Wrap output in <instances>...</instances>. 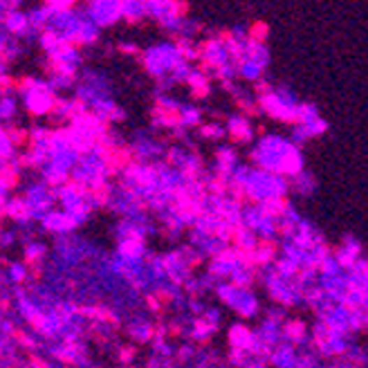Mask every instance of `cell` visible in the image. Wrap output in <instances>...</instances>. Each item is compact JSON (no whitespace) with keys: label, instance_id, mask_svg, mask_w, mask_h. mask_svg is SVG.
<instances>
[{"label":"cell","instance_id":"1","mask_svg":"<svg viewBox=\"0 0 368 368\" xmlns=\"http://www.w3.org/2000/svg\"><path fill=\"white\" fill-rule=\"evenodd\" d=\"M249 160H251V166H256V169L283 175L288 180L306 171L303 169V155L299 146L292 144L288 138H281V135H272V133L260 135L249 153Z\"/></svg>","mask_w":368,"mask_h":368},{"label":"cell","instance_id":"2","mask_svg":"<svg viewBox=\"0 0 368 368\" xmlns=\"http://www.w3.org/2000/svg\"><path fill=\"white\" fill-rule=\"evenodd\" d=\"M140 61L146 70V75H151V79L160 83L164 79H171V72L180 66L184 59L173 41H162V43H155L151 47L142 50Z\"/></svg>","mask_w":368,"mask_h":368},{"label":"cell","instance_id":"3","mask_svg":"<svg viewBox=\"0 0 368 368\" xmlns=\"http://www.w3.org/2000/svg\"><path fill=\"white\" fill-rule=\"evenodd\" d=\"M258 108L263 115L277 119L281 124L297 126L299 124V106L301 103L294 97V92L288 86H274V90H270L265 94L256 97Z\"/></svg>","mask_w":368,"mask_h":368},{"label":"cell","instance_id":"4","mask_svg":"<svg viewBox=\"0 0 368 368\" xmlns=\"http://www.w3.org/2000/svg\"><path fill=\"white\" fill-rule=\"evenodd\" d=\"M214 292H216V297L223 301L231 312H236L240 319L256 317L260 310V301L256 294L251 290H243V288L234 286L231 281H220Z\"/></svg>","mask_w":368,"mask_h":368},{"label":"cell","instance_id":"5","mask_svg":"<svg viewBox=\"0 0 368 368\" xmlns=\"http://www.w3.org/2000/svg\"><path fill=\"white\" fill-rule=\"evenodd\" d=\"M23 200L29 209V216L34 223H41L52 209L57 205V191L54 189H50L45 182H29L23 189Z\"/></svg>","mask_w":368,"mask_h":368},{"label":"cell","instance_id":"6","mask_svg":"<svg viewBox=\"0 0 368 368\" xmlns=\"http://www.w3.org/2000/svg\"><path fill=\"white\" fill-rule=\"evenodd\" d=\"M59 94L47 86V81H38L34 88L20 94L23 108L29 117H50L52 110L57 106Z\"/></svg>","mask_w":368,"mask_h":368},{"label":"cell","instance_id":"7","mask_svg":"<svg viewBox=\"0 0 368 368\" xmlns=\"http://www.w3.org/2000/svg\"><path fill=\"white\" fill-rule=\"evenodd\" d=\"M79 68H81V50L77 45L61 43L54 52H50L47 54L45 70L50 77L52 75H66V77L77 79Z\"/></svg>","mask_w":368,"mask_h":368},{"label":"cell","instance_id":"8","mask_svg":"<svg viewBox=\"0 0 368 368\" xmlns=\"http://www.w3.org/2000/svg\"><path fill=\"white\" fill-rule=\"evenodd\" d=\"M227 63H234V61H231L229 52L223 41L218 38V34L209 36L200 43V70H205L207 75H214L218 68L227 66Z\"/></svg>","mask_w":368,"mask_h":368},{"label":"cell","instance_id":"9","mask_svg":"<svg viewBox=\"0 0 368 368\" xmlns=\"http://www.w3.org/2000/svg\"><path fill=\"white\" fill-rule=\"evenodd\" d=\"M83 12L99 29L112 27L117 20H122V0H92L83 7Z\"/></svg>","mask_w":368,"mask_h":368},{"label":"cell","instance_id":"10","mask_svg":"<svg viewBox=\"0 0 368 368\" xmlns=\"http://www.w3.org/2000/svg\"><path fill=\"white\" fill-rule=\"evenodd\" d=\"M131 153H133V160L135 162H142V164H155L157 157L166 155V149L162 142H157L149 135H138L135 142L131 144Z\"/></svg>","mask_w":368,"mask_h":368},{"label":"cell","instance_id":"11","mask_svg":"<svg viewBox=\"0 0 368 368\" xmlns=\"http://www.w3.org/2000/svg\"><path fill=\"white\" fill-rule=\"evenodd\" d=\"M162 260H164L166 281L173 283V286L184 288V283L193 277V270L184 263V258H182V254H180V249H173V251H169V254H164Z\"/></svg>","mask_w":368,"mask_h":368},{"label":"cell","instance_id":"12","mask_svg":"<svg viewBox=\"0 0 368 368\" xmlns=\"http://www.w3.org/2000/svg\"><path fill=\"white\" fill-rule=\"evenodd\" d=\"M283 341L297 346V348L310 351L312 348V334H310L308 323L303 319H299V317H294V319L288 317V321L283 323Z\"/></svg>","mask_w":368,"mask_h":368},{"label":"cell","instance_id":"13","mask_svg":"<svg viewBox=\"0 0 368 368\" xmlns=\"http://www.w3.org/2000/svg\"><path fill=\"white\" fill-rule=\"evenodd\" d=\"M225 128H227V138H231L234 144H249L254 140V126H251L249 117H245L243 112L229 115L225 122Z\"/></svg>","mask_w":368,"mask_h":368},{"label":"cell","instance_id":"14","mask_svg":"<svg viewBox=\"0 0 368 368\" xmlns=\"http://www.w3.org/2000/svg\"><path fill=\"white\" fill-rule=\"evenodd\" d=\"M38 225L43 227L45 231H50V234H59V236H66V234H70V231H75L79 227L77 220L72 218L68 212H63V209H52V212L41 220Z\"/></svg>","mask_w":368,"mask_h":368},{"label":"cell","instance_id":"15","mask_svg":"<svg viewBox=\"0 0 368 368\" xmlns=\"http://www.w3.org/2000/svg\"><path fill=\"white\" fill-rule=\"evenodd\" d=\"M332 254L346 272H351L362 260V243L353 236H346L344 243L337 249H332Z\"/></svg>","mask_w":368,"mask_h":368},{"label":"cell","instance_id":"16","mask_svg":"<svg viewBox=\"0 0 368 368\" xmlns=\"http://www.w3.org/2000/svg\"><path fill=\"white\" fill-rule=\"evenodd\" d=\"M240 166V160H238V153L234 146H218L216 151V164H214V173L225 177V180H231V175H234V171Z\"/></svg>","mask_w":368,"mask_h":368},{"label":"cell","instance_id":"17","mask_svg":"<svg viewBox=\"0 0 368 368\" xmlns=\"http://www.w3.org/2000/svg\"><path fill=\"white\" fill-rule=\"evenodd\" d=\"M227 341H229L231 348L249 353L251 346H254V341H256V334L251 328H247L245 323H231L229 330H227Z\"/></svg>","mask_w":368,"mask_h":368},{"label":"cell","instance_id":"18","mask_svg":"<svg viewBox=\"0 0 368 368\" xmlns=\"http://www.w3.org/2000/svg\"><path fill=\"white\" fill-rule=\"evenodd\" d=\"M90 112L94 115V117H99L101 122H106L108 126L115 124V122H122L126 115H124V108H119L117 103H115V99L110 97H103V99H97L90 103Z\"/></svg>","mask_w":368,"mask_h":368},{"label":"cell","instance_id":"19","mask_svg":"<svg viewBox=\"0 0 368 368\" xmlns=\"http://www.w3.org/2000/svg\"><path fill=\"white\" fill-rule=\"evenodd\" d=\"M3 216L12 220V223H16L18 227H23L27 223H34L31 216H29V209L25 205L23 196H12L9 200H5L3 203Z\"/></svg>","mask_w":368,"mask_h":368},{"label":"cell","instance_id":"20","mask_svg":"<svg viewBox=\"0 0 368 368\" xmlns=\"http://www.w3.org/2000/svg\"><path fill=\"white\" fill-rule=\"evenodd\" d=\"M3 29L14 38H25L29 31V18L23 9H14V12L3 14Z\"/></svg>","mask_w":368,"mask_h":368},{"label":"cell","instance_id":"21","mask_svg":"<svg viewBox=\"0 0 368 368\" xmlns=\"http://www.w3.org/2000/svg\"><path fill=\"white\" fill-rule=\"evenodd\" d=\"M254 334H256V339H260L265 346H270V348H277L279 344H283V323L263 317Z\"/></svg>","mask_w":368,"mask_h":368},{"label":"cell","instance_id":"22","mask_svg":"<svg viewBox=\"0 0 368 368\" xmlns=\"http://www.w3.org/2000/svg\"><path fill=\"white\" fill-rule=\"evenodd\" d=\"M297 364H299V351H297V346L283 341V344L277 346L274 351H272L270 366H274V368H297Z\"/></svg>","mask_w":368,"mask_h":368},{"label":"cell","instance_id":"23","mask_svg":"<svg viewBox=\"0 0 368 368\" xmlns=\"http://www.w3.org/2000/svg\"><path fill=\"white\" fill-rule=\"evenodd\" d=\"M126 332H128L138 344H153L155 341V332H157V323L144 319V317H138V319H133L128 323Z\"/></svg>","mask_w":368,"mask_h":368},{"label":"cell","instance_id":"24","mask_svg":"<svg viewBox=\"0 0 368 368\" xmlns=\"http://www.w3.org/2000/svg\"><path fill=\"white\" fill-rule=\"evenodd\" d=\"M260 245V238L256 231L247 229L245 225H240L234 229V236H231V247H236L238 251H245V254H249V251H256V247Z\"/></svg>","mask_w":368,"mask_h":368},{"label":"cell","instance_id":"25","mask_svg":"<svg viewBox=\"0 0 368 368\" xmlns=\"http://www.w3.org/2000/svg\"><path fill=\"white\" fill-rule=\"evenodd\" d=\"M146 16V3L142 0H122V20H126L128 25L142 23Z\"/></svg>","mask_w":368,"mask_h":368},{"label":"cell","instance_id":"26","mask_svg":"<svg viewBox=\"0 0 368 368\" xmlns=\"http://www.w3.org/2000/svg\"><path fill=\"white\" fill-rule=\"evenodd\" d=\"M186 88H189V92H191L193 99H205L209 94V75L205 70L196 68L191 72V77H189V81H186Z\"/></svg>","mask_w":368,"mask_h":368},{"label":"cell","instance_id":"27","mask_svg":"<svg viewBox=\"0 0 368 368\" xmlns=\"http://www.w3.org/2000/svg\"><path fill=\"white\" fill-rule=\"evenodd\" d=\"M216 332V328H212L203 317H193L191 323H189V339L193 344H205L209 341V337Z\"/></svg>","mask_w":368,"mask_h":368},{"label":"cell","instance_id":"28","mask_svg":"<svg viewBox=\"0 0 368 368\" xmlns=\"http://www.w3.org/2000/svg\"><path fill=\"white\" fill-rule=\"evenodd\" d=\"M99 31H101V29L86 16V12H83V23H81V29H79V41H77V45H79V47L94 45V43L99 41Z\"/></svg>","mask_w":368,"mask_h":368},{"label":"cell","instance_id":"29","mask_svg":"<svg viewBox=\"0 0 368 368\" xmlns=\"http://www.w3.org/2000/svg\"><path fill=\"white\" fill-rule=\"evenodd\" d=\"M0 133H5L18 151L20 149L27 151V146H29V128H25V126H18V124H7Z\"/></svg>","mask_w":368,"mask_h":368},{"label":"cell","instance_id":"30","mask_svg":"<svg viewBox=\"0 0 368 368\" xmlns=\"http://www.w3.org/2000/svg\"><path fill=\"white\" fill-rule=\"evenodd\" d=\"M23 256H25V263L29 267H41V263H43V256H45V245L41 243V240H31V243H25Z\"/></svg>","mask_w":368,"mask_h":368},{"label":"cell","instance_id":"31","mask_svg":"<svg viewBox=\"0 0 368 368\" xmlns=\"http://www.w3.org/2000/svg\"><path fill=\"white\" fill-rule=\"evenodd\" d=\"M31 277L29 265L25 260H12L7 263V279L14 283V286H23V283Z\"/></svg>","mask_w":368,"mask_h":368},{"label":"cell","instance_id":"32","mask_svg":"<svg viewBox=\"0 0 368 368\" xmlns=\"http://www.w3.org/2000/svg\"><path fill=\"white\" fill-rule=\"evenodd\" d=\"M238 77L243 79V81H249V83H256L263 81V68L258 66V63L254 61H249V59H243L238 63Z\"/></svg>","mask_w":368,"mask_h":368},{"label":"cell","instance_id":"33","mask_svg":"<svg viewBox=\"0 0 368 368\" xmlns=\"http://www.w3.org/2000/svg\"><path fill=\"white\" fill-rule=\"evenodd\" d=\"M265 223V214L258 205H245L243 207V225L251 231H258L260 225Z\"/></svg>","mask_w":368,"mask_h":368},{"label":"cell","instance_id":"34","mask_svg":"<svg viewBox=\"0 0 368 368\" xmlns=\"http://www.w3.org/2000/svg\"><path fill=\"white\" fill-rule=\"evenodd\" d=\"M247 59L258 63V66L265 70L270 63V47L265 43H258V41H249L247 43Z\"/></svg>","mask_w":368,"mask_h":368},{"label":"cell","instance_id":"35","mask_svg":"<svg viewBox=\"0 0 368 368\" xmlns=\"http://www.w3.org/2000/svg\"><path fill=\"white\" fill-rule=\"evenodd\" d=\"M173 43L180 50V54L186 63H193V61H200V43H196L193 38H173Z\"/></svg>","mask_w":368,"mask_h":368},{"label":"cell","instance_id":"36","mask_svg":"<svg viewBox=\"0 0 368 368\" xmlns=\"http://www.w3.org/2000/svg\"><path fill=\"white\" fill-rule=\"evenodd\" d=\"M180 124H182V128H200V126H203V112H200L198 106L184 103L180 110Z\"/></svg>","mask_w":368,"mask_h":368},{"label":"cell","instance_id":"37","mask_svg":"<svg viewBox=\"0 0 368 368\" xmlns=\"http://www.w3.org/2000/svg\"><path fill=\"white\" fill-rule=\"evenodd\" d=\"M20 52H23V45L18 43V38L14 36H3V45H0V54H3V66L7 63H14Z\"/></svg>","mask_w":368,"mask_h":368},{"label":"cell","instance_id":"38","mask_svg":"<svg viewBox=\"0 0 368 368\" xmlns=\"http://www.w3.org/2000/svg\"><path fill=\"white\" fill-rule=\"evenodd\" d=\"M290 191L299 193V196H310L314 191V177H312V173L303 171L297 177H292V180H290Z\"/></svg>","mask_w":368,"mask_h":368},{"label":"cell","instance_id":"39","mask_svg":"<svg viewBox=\"0 0 368 368\" xmlns=\"http://www.w3.org/2000/svg\"><path fill=\"white\" fill-rule=\"evenodd\" d=\"M198 135L203 140H209V142H218V140H223L227 138V128L223 124H216V122H209V124H203L198 128Z\"/></svg>","mask_w":368,"mask_h":368},{"label":"cell","instance_id":"40","mask_svg":"<svg viewBox=\"0 0 368 368\" xmlns=\"http://www.w3.org/2000/svg\"><path fill=\"white\" fill-rule=\"evenodd\" d=\"M274 270H277V274H279V277H283L286 281H297L299 272H301V267L297 265V263H292V260L283 258V256H279V258H277V263H274Z\"/></svg>","mask_w":368,"mask_h":368},{"label":"cell","instance_id":"41","mask_svg":"<svg viewBox=\"0 0 368 368\" xmlns=\"http://www.w3.org/2000/svg\"><path fill=\"white\" fill-rule=\"evenodd\" d=\"M16 97H18V94H3V97H0V117H3L5 122L16 117V112H18Z\"/></svg>","mask_w":368,"mask_h":368},{"label":"cell","instance_id":"42","mask_svg":"<svg viewBox=\"0 0 368 368\" xmlns=\"http://www.w3.org/2000/svg\"><path fill=\"white\" fill-rule=\"evenodd\" d=\"M346 362L348 364H353L355 368H366L368 366V351L366 348H362V346H351L348 348V353H346V357H344Z\"/></svg>","mask_w":368,"mask_h":368},{"label":"cell","instance_id":"43","mask_svg":"<svg viewBox=\"0 0 368 368\" xmlns=\"http://www.w3.org/2000/svg\"><path fill=\"white\" fill-rule=\"evenodd\" d=\"M317 119H321L317 106H312V103H301L299 106V124L308 126V124H314Z\"/></svg>","mask_w":368,"mask_h":368},{"label":"cell","instance_id":"44","mask_svg":"<svg viewBox=\"0 0 368 368\" xmlns=\"http://www.w3.org/2000/svg\"><path fill=\"white\" fill-rule=\"evenodd\" d=\"M61 43H63V41H61V38H59V36H57L52 29H45L43 34L38 36V45L43 47L45 54H50V52H54Z\"/></svg>","mask_w":368,"mask_h":368},{"label":"cell","instance_id":"45","mask_svg":"<svg viewBox=\"0 0 368 368\" xmlns=\"http://www.w3.org/2000/svg\"><path fill=\"white\" fill-rule=\"evenodd\" d=\"M267 23H263V20H254V23L249 25L247 34H249V41H258V43H265L267 41Z\"/></svg>","mask_w":368,"mask_h":368},{"label":"cell","instance_id":"46","mask_svg":"<svg viewBox=\"0 0 368 368\" xmlns=\"http://www.w3.org/2000/svg\"><path fill=\"white\" fill-rule=\"evenodd\" d=\"M196 68L191 66V63H186V61H182L180 66H177L173 72H171V79L175 81V83H186L189 81V77H191V72H193Z\"/></svg>","mask_w":368,"mask_h":368},{"label":"cell","instance_id":"47","mask_svg":"<svg viewBox=\"0 0 368 368\" xmlns=\"http://www.w3.org/2000/svg\"><path fill=\"white\" fill-rule=\"evenodd\" d=\"M12 339H14V344H16V346H20V348H27V351H34V348H36V339L31 337L29 332L16 330Z\"/></svg>","mask_w":368,"mask_h":368},{"label":"cell","instance_id":"48","mask_svg":"<svg viewBox=\"0 0 368 368\" xmlns=\"http://www.w3.org/2000/svg\"><path fill=\"white\" fill-rule=\"evenodd\" d=\"M153 351H155L157 357H162V360H166V362H169V357L175 355L173 346L166 341V339H155V341H153Z\"/></svg>","mask_w":368,"mask_h":368},{"label":"cell","instance_id":"49","mask_svg":"<svg viewBox=\"0 0 368 368\" xmlns=\"http://www.w3.org/2000/svg\"><path fill=\"white\" fill-rule=\"evenodd\" d=\"M196 357V344L189 341V344H182L180 348L175 351V360L177 362H186V360H193Z\"/></svg>","mask_w":368,"mask_h":368},{"label":"cell","instance_id":"50","mask_svg":"<svg viewBox=\"0 0 368 368\" xmlns=\"http://www.w3.org/2000/svg\"><path fill=\"white\" fill-rule=\"evenodd\" d=\"M203 319H205L209 325H212V328L218 330V325H220V319H223V314H220L218 308H207V312L203 314Z\"/></svg>","mask_w":368,"mask_h":368},{"label":"cell","instance_id":"51","mask_svg":"<svg viewBox=\"0 0 368 368\" xmlns=\"http://www.w3.org/2000/svg\"><path fill=\"white\" fill-rule=\"evenodd\" d=\"M135 353H138V351H135L133 346H122V351H119V362H122L124 366H128V364L135 360Z\"/></svg>","mask_w":368,"mask_h":368},{"label":"cell","instance_id":"52","mask_svg":"<svg viewBox=\"0 0 368 368\" xmlns=\"http://www.w3.org/2000/svg\"><path fill=\"white\" fill-rule=\"evenodd\" d=\"M117 50L122 52V54H128V57H131V54H133V57H135V54H142L138 45H135V43H126V41L117 45Z\"/></svg>","mask_w":368,"mask_h":368},{"label":"cell","instance_id":"53","mask_svg":"<svg viewBox=\"0 0 368 368\" xmlns=\"http://www.w3.org/2000/svg\"><path fill=\"white\" fill-rule=\"evenodd\" d=\"M16 236H18V231H12V229L3 231V236H0V238H3V247H12L16 243Z\"/></svg>","mask_w":368,"mask_h":368},{"label":"cell","instance_id":"54","mask_svg":"<svg viewBox=\"0 0 368 368\" xmlns=\"http://www.w3.org/2000/svg\"><path fill=\"white\" fill-rule=\"evenodd\" d=\"M245 368H270V362L267 360H256V357H251L249 364Z\"/></svg>","mask_w":368,"mask_h":368},{"label":"cell","instance_id":"55","mask_svg":"<svg viewBox=\"0 0 368 368\" xmlns=\"http://www.w3.org/2000/svg\"><path fill=\"white\" fill-rule=\"evenodd\" d=\"M29 368H50V366H47V362L41 360V357L31 355V357H29Z\"/></svg>","mask_w":368,"mask_h":368},{"label":"cell","instance_id":"56","mask_svg":"<svg viewBox=\"0 0 368 368\" xmlns=\"http://www.w3.org/2000/svg\"><path fill=\"white\" fill-rule=\"evenodd\" d=\"M325 368H355V366H353V364H348L346 360H334L330 366H325Z\"/></svg>","mask_w":368,"mask_h":368}]
</instances>
